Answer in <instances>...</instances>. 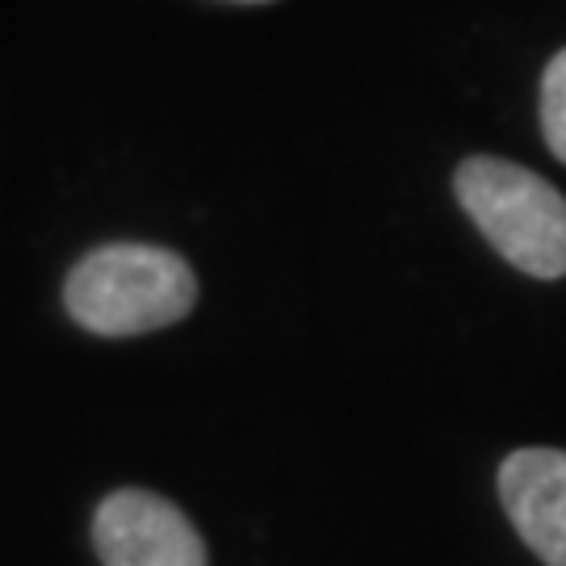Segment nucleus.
I'll return each instance as SVG.
<instances>
[{
  "label": "nucleus",
  "instance_id": "5",
  "mask_svg": "<svg viewBox=\"0 0 566 566\" xmlns=\"http://www.w3.org/2000/svg\"><path fill=\"white\" fill-rule=\"evenodd\" d=\"M542 130H546L549 151L566 164V51L549 60L542 76Z\"/></svg>",
  "mask_w": 566,
  "mask_h": 566
},
{
  "label": "nucleus",
  "instance_id": "4",
  "mask_svg": "<svg viewBox=\"0 0 566 566\" xmlns=\"http://www.w3.org/2000/svg\"><path fill=\"white\" fill-rule=\"evenodd\" d=\"M500 500L525 546L546 566H566V453L516 449L500 465Z\"/></svg>",
  "mask_w": 566,
  "mask_h": 566
},
{
  "label": "nucleus",
  "instance_id": "1",
  "mask_svg": "<svg viewBox=\"0 0 566 566\" xmlns=\"http://www.w3.org/2000/svg\"><path fill=\"white\" fill-rule=\"evenodd\" d=\"M63 303L76 324L97 336H143L181 324L198 303V277L168 248L105 243L67 273Z\"/></svg>",
  "mask_w": 566,
  "mask_h": 566
},
{
  "label": "nucleus",
  "instance_id": "2",
  "mask_svg": "<svg viewBox=\"0 0 566 566\" xmlns=\"http://www.w3.org/2000/svg\"><path fill=\"white\" fill-rule=\"evenodd\" d=\"M453 193L486 243L528 277H566V198L537 172L500 156H470Z\"/></svg>",
  "mask_w": 566,
  "mask_h": 566
},
{
  "label": "nucleus",
  "instance_id": "3",
  "mask_svg": "<svg viewBox=\"0 0 566 566\" xmlns=\"http://www.w3.org/2000/svg\"><path fill=\"white\" fill-rule=\"evenodd\" d=\"M93 546L105 566H206L202 533L177 504L151 491H114L93 516Z\"/></svg>",
  "mask_w": 566,
  "mask_h": 566
}]
</instances>
